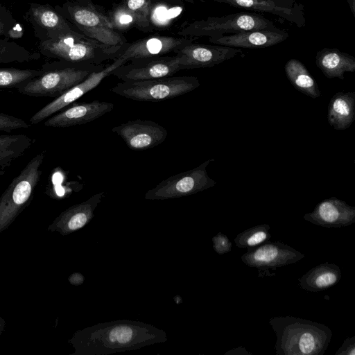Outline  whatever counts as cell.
I'll return each mask as SVG.
<instances>
[{
	"label": "cell",
	"instance_id": "30bf717a",
	"mask_svg": "<svg viewBox=\"0 0 355 355\" xmlns=\"http://www.w3.org/2000/svg\"><path fill=\"white\" fill-rule=\"evenodd\" d=\"M304 257V254L287 244L268 240L248 249L241 258L246 266L257 269L259 277H272L275 274L270 270L295 263Z\"/></svg>",
	"mask_w": 355,
	"mask_h": 355
},
{
	"label": "cell",
	"instance_id": "8992f818",
	"mask_svg": "<svg viewBox=\"0 0 355 355\" xmlns=\"http://www.w3.org/2000/svg\"><path fill=\"white\" fill-rule=\"evenodd\" d=\"M200 81L195 76H168L139 81H123L111 91L138 101L159 102L173 98L196 89Z\"/></svg>",
	"mask_w": 355,
	"mask_h": 355
},
{
	"label": "cell",
	"instance_id": "8fae6325",
	"mask_svg": "<svg viewBox=\"0 0 355 355\" xmlns=\"http://www.w3.org/2000/svg\"><path fill=\"white\" fill-rule=\"evenodd\" d=\"M182 70L177 54L133 59L110 73L123 81H139L172 76Z\"/></svg>",
	"mask_w": 355,
	"mask_h": 355
},
{
	"label": "cell",
	"instance_id": "2e32d148",
	"mask_svg": "<svg viewBox=\"0 0 355 355\" xmlns=\"http://www.w3.org/2000/svg\"><path fill=\"white\" fill-rule=\"evenodd\" d=\"M306 221L327 228H341L355 223V207L336 197L319 202L303 216Z\"/></svg>",
	"mask_w": 355,
	"mask_h": 355
},
{
	"label": "cell",
	"instance_id": "1f68e13d",
	"mask_svg": "<svg viewBox=\"0 0 355 355\" xmlns=\"http://www.w3.org/2000/svg\"><path fill=\"white\" fill-rule=\"evenodd\" d=\"M335 355H355V336L347 338Z\"/></svg>",
	"mask_w": 355,
	"mask_h": 355
},
{
	"label": "cell",
	"instance_id": "44dd1931",
	"mask_svg": "<svg viewBox=\"0 0 355 355\" xmlns=\"http://www.w3.org/2000/svg\"><path fill=\"white\" fill-rule=\"evenodd\" d=\"M315 64L325 77L344 80L345 72L355 71V58L336 49L324 48L316 53Z\"/></svg>",
	"mask_w": 355,
	"mask_h": 355
},
{
	"label": "cell",
	"instance_id": "4fadbf2b",
	"mask_svg": "<svg viewBox=\"0 0 355 355\" xmlns=\"http://www.w3.org/2000/svg\"><path fill=\"white\" fill-rule=\"evenodd\" d=\"M243 52L239 48L194 42L177 51L182 70L211 67L230 60Z\"/></svg>",
	"mask_w": 355,
	"mask_h": 355
},
{
	"label": "cell",
	"instance_id": "e0dca14e",
	"mask_svg": "<svg viewBox=\"0 0 355 355\" xmlns=\"http://www.w3.org/2000/svg\"><path fill=\"white\" fill-rule=\"evenodd\" d=\"M104 195L103 191L98 192L87 200L69 207L54 219L47 230L66 236L83 228L94 218V211Z\"/></svg>",
	"mask_w": 355,
	"mask_h": 355
},
{
	"label": "cell",
	"instance_id": "603a6c76",
	"mask_svg": "<svg viewBox=\"0 0 355 355\" xmlns=\"http://www.w3.org/2000/svg\"><path fill=\"white\" fill-rule=\"evenodd\" d=\"M341 279V271L335 263L324 262L315 266L298 278L299 286L310 292L324 291L336 285Z\"/></svg>",
	"mask_w": 355,
	"mask_h": 355
},
{
	"label": "cell",
	"instance_id": "ac0fdd59",
	"mask_svg": "<svg viewBox=\"0 0 355 355\" xmlns=\"http://www.w3.org/2000/svg\"><path fill=\"white\" fill-rule=\"evenodd\" d=\"M114 109L110 102L94 101L76 103L45 121L44 125L53 128H66L93 121Z\"/></svg>",
	"mask_w": 355,
	"mask_h": 355
},
{
	"label": "cell",
	"instance_id": "f35d334b",
	"mask_svg": "<svg viewBox=\"0 0 355 355\" xmlns=\"http://www.w3.org/2000/svg\"><path fill=\"white\" fill-rule=\"evenodd\" d=\"M185 1H187V2H189V3H193V0H184Z\"/></svg>",
	"mask_w": 355,
	"mask_h": 355
},
{
	"label": "cell",
	"instance_id": "f546056e",
	"mask_svg": "<svg viewBox=\"0 0 355 355\" xmlns=\"http://www.w3.org/2000/svg\"><path fill=\"white\" fill-rule=\"evenodd\" d=\"M30 126L20 118L0 112V132H11L13 130L28 128Z\"/></svg>",
	"mask_w": 355,
	"mask_h": 355
},
{
	"label": "cell",
	"instance_id": "f1b7e54d",
	"mask_svg": "<svg viewBox=\"0 0 355 355\" xmlns=\"http://www.w3.org/2000/svg\"><path fill=\"white\" fill-rule=\"evenodd\" d=\"M44 70L0 68V88L16 87L19 84L41 75Z\"/></svg>",
	"mask_w": 355,
	"mask_h": 355
},
{
	"label": "cell",
	"instance_id": "74e56055",
	"mask_svg": "<svg viewBox=\"0 0 355 355\" xmlns=\"http://www.w3.org/2000/svg\"><path fill=\"white\" fill-rule=\"evenodd\" d=\"M5 173L3 170H0V175H3Z\"/></svg>",
	"mask_w": 355,
	"mask_h": 355
},
{
	"label": "cell",
	"instance_id": "4dcf8cb0",
	"mask_svg": "<svg viewBox=\"0 0 355 355\" xmlns=\"http://www.w3.org/2000/svg\"><path fill=\"white\" fill-rule=\"evenodd\" d=\"M214 251L219 255H223L232 250V244L229 238L222 232H218L211 239Z\"/></svg>",
	"mask_w": 355,
	"mask_h": 355
},
{
	"label": "cell",
	"instance_id": "d4e9b609",
	"mask_svg": "<svg viewBox=\"0 0 355 355\" xmlns=\"http://www.w3.org/2000/svg\"><path fill=\"white\" fill-rule=\"evenodd\" d=\"M284 69L287 78L297 90L313 98L320 96L315 80L300 61L294 58L289 60Z\"/></svg>",
	"mask_w": 355,
	"mask_h": 355
},
{
	"label": "cell",
	"instance_id": "9c48e42d",
	"mask_svg": "<svg viewBox=\"0 0 355 355\" xmlns=\"http://www.w3.org/2000/svg\"><path fill=\"white\" fill-rule=\"evenodd\" d=\"M209 159L198 166L173 175L159 182L145 194L146 200H167L184 197L213 187L216 182L207 174Z\"/></svg>",
	"mask_w": 355,
	"mask_h": 355
},
{
	"label": "cell",
	"instance_id": "52a82bcc",
	"mask_svg": "<svg viewBox=\"0 0 355 355\" xmlns=\"http://www.w3.org/2000/svg\"><path fill=\"white\" fill-rule=\"evenodd\" d=\"M272 21L263 16L248 12H239L221 17H209L183 24L178 31L181 36L213 37L234 34L245 31L277 29Z\"/></svg>",
	"mask_w": 355,
	"mask_h": 355
},
{
	"label": "cell",
	"instance_id": "cb8c5ba5",
	"mask_svg": "<svg viewBox=\"0 0 355 355\" xmlns=\"http://www.w3.org/2000/svg\"><path fill=\"white\" fill-rule=\"evenodd\" d=\"M35 142L28 135H0V170L10 166Z\"/></svg>",
	"mask_w": 355,
	"mask_h": 355
},
{
	"label": "cell",
	"instance_id": "6da1fadb",
	"mask_svg": "<svg viewBox=\"0 0 355 355\" xmlns=\"http://www.w3.org/2000/svg\"><path fill=\"white\" fill-rule=\"evenodd\" d=\"M166 340V332L154 325L138 320H119L78 330L68 343L74 349L70 355H107Z\"/></svg>",
	"mask_w": 355,
	"mask_h": 355
},
{
	"label": "cell",
	"instance_id": "ba28073f",
	"mask_svg": "<svg viewBox=\"0 0 355 355\" xmlns=\"http://www.w3.org/2000/svg\"><path fill=\"white\" fill-rule=\"evenodd\" d=\"M64 14L86 36L112 46H123L126 39L117 32L108 17L89 0L69 2Z\"/></svg>",
	"mask_w": 355,
	"mask_h": 355
},
{
	"label": "cell",
	"instance_id": "8d00e7d4",
	"mask_svg": "<svg viewBox=\"0 0 355 355\" xmlns=\"http://www.w3.org/2000/svg\"><path fill=\"white\" fill-rule=\"evenodd\" d=\"M284 1H285L286 3L291 5V6H294V5H296L297 3L295 2L294 0H282Z\"/></svg>",
	"mask_w": 355,
	"mask_h": 355
},
{
	"label": "cell",
	"instance_id": "4316f807",
	"mask_svg": "<svg viewBox=\"0 0 355 355\" xmlns=\"http://www.w3.org/2000/svg\"><path fill=\"white\" fill-rule=\"evenodd\" d=\"M270 228L268 224L249 227L237 234L234 243L238 248L247 250L257 246L271 238Z\"/></svg>",
	"mask_w": 355,
	"mask_h": 355
},
{
	"label": "cell",
	"instance_id": "e575fe53",
	"mask_svg": "<svg viewBox=\"0 0 355 355\" xmlns=\"http://www.w3.org/2000/svg\"><path fill=\"white\" fill-rule=\"evenodd\" d=\"M348 3H349V7H350V9L354 15V16H355V0H347Z\"/></svg>",
	"mask_w": 355,
	"mask_h": 355
},
{
	"label": "cell",
	"instance_id": "d6a6232c",
	"mask_svg": "<svg viewBox=\"0 0 355 355\" xmlns=\"http://www.w3.org/2000/svg\"><path fill=\"white\" fill-rule=\"evenodd\" d=\"M85 280L84 276L78 272H73L70 276L68 277L69 282L75 286H78L83 284V282Z\"/></svg>",
	"mask_w": 355,
	"mask_h": 355
},
{
	"label": "cell",
	"instance_id": "5b68a950",
	"mask_svg": "<svg viewBox=\"0 0 355 355\" xmlns=\"http://www.w3.org/2000/svg\"><path fill=\"white\" fill-rule=\"evenodd\" d=\"M64 63L19 84L15 88L22 94L33 97H55L80 83L91 73L103 69L106 65Z\"/></svg>",
	"mask_w": 355,
	"mask_h": 355
},
{
	"label": "cell",
	"instance_id": "9a60e30c",
	"mask_svg": "<svg viewBox=\"0 0 355 355\" xmlns=\"http://www.w3.org/2000/svg\"><path fill=\"white\" fill-rule=\"evenodd\" d=\"M198 38L193 36H150L126 43L117 58H123L128 62L133 59L162 56L171 53L175 54L178 49Z\"/></svg>",
	"mask_w": 355,
	"mask_h": 355
},
{
	"label": "cell",
	"instance_id": "5bb4252c",
	"mask_svg": "<svg viewBox=\"0 0 355 355\" xmlns=\"http://www.w3.org/2000/svg\"><path fill=\"white\" fill-rule=\"evenodd\" d=\"M122 138L129 148L145 150L163 143L167 130L151 120L135 119L116 125L112 129Z\"/></svg>",
	"mask_w": 355,
	"mask_h": 355
},
{
	"label": "cell",
	"instance_id": "7c38bea8",
	"mask_svg": "<svg viewBox=\"0 0 355 355\" xmlns=\"http://www.w3.org/2000/svg\"><path fill=\"white\" fill-rule=\"evenodd\" d=\"M125 62L127 60L125 59L117 58L112 63L106 65L103 69L91 73L84 80L72 87L35 113L30 119L31 124H37L61 109L76 102L79 98L96 87L105 78L110 75L114 69Z\"/></svg>",
	"mask_w": 355,
	"mask_h": 355
},
{
	"label": "cell",
	"instance_id": "d6986e66",
	"mask_svg": "<svg viewBox=\"0 0 355 355\" xmlns=\"http://www.w3.org/2000/svg\"><path fill=\"white\" fill-rule=\"evenodd\" d=\"M288 37V33L277 28L253 30L209 37L211 44L234 48L259 49L277 44Z\"/></svg>",
	"mask_w": 355,
	"mask_h": 355
},
{
	"label": "cell",
	"instance_id": "277c9868",
	"mask_svg": "<svg viewBox=\"0 0 355 355\" xmlns=\"http://www.w3.org/2000/svg\"><path fill=\"white\" fill-rule=\"evenodd\" d=\"M46 150L33 157L0 197V234L7 230L28 206L42 175Z\"/></svg>",
	"mask_w": 355,
	"mask_h": 355
},
{
	"label": "cell",
	"instance_id": "7402d4cb",
	"mask_svg": "<svg viewBox=\"0 0 355 355\" xmlns=\"http://www.w3.org/2000/svg\"><path fill=\"white\" fill-rule=\"evenodd\" d=\"M355 118V92H338L330 99L327 121L336 130H345L349 128Z\"/></svg>",
	"mask_w": 355,
	"mask_h": 355
},
{
	"label": "cell",
	"instance_id": "d590c367",
	"mask_svg": "<svg viewBox=\"0 0 355 355\" xmlns=\"http://www.w3.org/2000/svg\"><path fill=\"white\" fill-rule=\"evenodd\" d=\"M6 326V321L5 320L0 316V336L1 335L4 328Z\"/></svg>",
	"mask_w": 355,
	"mask_h": 355
},
{
	"label": "cell",
	"instance_id": "3957f363",
	"mask_svg": "<svg viewBox=\"0 0 355 355\" xmlns=\"http://www.w3.org/2000/svg\"><path fill=\"white\" fill-rule=\"evenodd\" d=\"M123 46H112L90 38L74 30L57 35L41 44V50L47 55L73 64H101L116 59Z\"/></svg>",
	"mask_w": 355,
	"mask_h": 355
},
{
	"label": "cell",
	"instance_id": "7a4b0ae2",
	"mask_svg": "<svg viewBox=\"0 0 355 355\" xmlns=\"http://www.w3.org/2000/svg\"><path fill=\"white\" fill-rule=\"evenodd\" d=\"M277 355H323L333 332L324 324L287 315L270 318Z\"/></svg>",
	"mask_w": 355,
	"mask_h": 355
},
{
	"label": "cell",
	"instance_id": "ffe728a7",
	"mask_svg": "<svg viewBox=\"0 0 355 355\" xmlns=\"http://www.w3.org/2000/svg\"><path fill=\"white\" fill-rule=\"evenodd\" d=\"M225 3L233 7L243 8L276 15L301 28L305 25L303 6H291L282 0H201Z\"/></svg>",
	"mask_w": 355,
	"mask_h": 355
},
{
	"label": "cell",
	"instance_id": "836d02e7",
	"mask_svg": "<svg viewBox=\"0 0 355 355\" xmlns=\"http://www.w3.org/2000/svg\"><path fill=\"white\" fill-rule=\"evenodd\" d=\"M252 354L248 352L244 347L240 346L233 349H230L225 355H252Z\"/></svg>",
	"mask_w": 355,
	"mask_h": 355
},
{
	"label": "cell",
	"instance_id": "484cf974",
	"mask_svg": "<svg viewBox=\"0 0 355 355\" xmlns=\"http://www.w3.org/2000/svg\"><path fill=\"white\" fill-rule=\"evenodd\" d=\"M31 12L35 21L46 29L50 35L73 31L64 18L49 6L33 4Z\"/></svg>",
	"mask_w": 355,
	"mask_h": 355
},
{
	"label": "cell",
	"instance_id": "83f0119b",
	"mask_svg": "<svg viewBox=\"0 0 355 355\" xmlns=\"http://www.w3.org/2000/svg\"><path fill=\"white\" fill-rule=\"evenodd\" d=\"M120 5L133 17L137 27L141 30L148 27L151 0H123Z\"/></svg>",
	"mask_w": 355,
	"mask_h": 355
}]
</instances>
